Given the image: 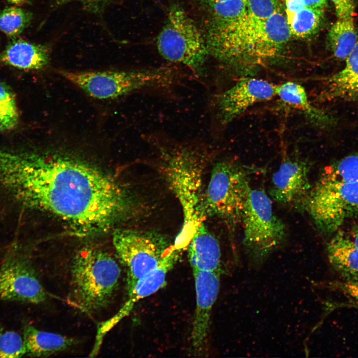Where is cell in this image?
<instances>
[{"mask_svg": "<svg viewBox=\"0 0 358 358\" xmlns=\"http://www.w3.org/2000/svg\"><path fill=\"white\" fill-rule=\"evenodd\" d=\"M0 185L24 205L58 217L80 236L108 230L136 206L128 191L102 172L56 153L0 152Z\"/></svg>", "mask_w": 358, "mask_h": 358, "instance_id": "6da1fadb", "label": "cell"}, {"mask_svg": "<svg viewBox=\"0 0 358 358\" xmlns=\"http://www.w3.org/2000/svg\"><path fill=\"white\" fill-rule=\"evenodd\" d=\"M291 33L278 10L262 19L246 13L207 39L209 55L242 77L251 76L278 55Z\"/></svg>", "mask_w": 358, "mask_h": 358, "instance_id": "7a4b0ae2", "label": "cell"}, {"mask_svg": "<svg viewBox=\"0 0 358 358\" xmlns=\"http://www.w3.org/2000/svg\"><path fill=\"white\" fill-rule=\"evenodd\" d=\"M168 182L183 212V225L174 242L178 249L188 246L204 218L201 210L202 178L205 159L198 147L177 142H156Z\"/></svg>", "mask_w": 358, "mask_h": 358, "instance_id": "3957f363", "label": "cell"}, {"mask_svg": "<svg viewBox=\"0 0 358 358\" xmlns=\"http://www.w3.org/2000/svg\"><path fill=\"white\" fill-rule=\"evenodd\" d=\"M71 272L72 300L80 310L95 313L113 301L121 268L108 252L93 246L82 248L74 258Z\"/></svg>", "mask_w": 358, "mask_h": 358, "instance_id": "277c9868", "label": "cell"}, {"mask_svg": "<svg viewBox=\"0 0 358 358\" xmlns=\"http://www.w3.org/2000/svg\"><path fill=\"white\" fill-rule=\"evenodd\" d=\"M59 72L61 76L89 96L98 99H113L147 88H169L179 78L177 73L169 68Z\"/></svg>", "mask_w": 358, "mask_h": 358, "instance_id": "5b68a950", "label": "cell"}, {"mask_svg": "<svg viewBox=\"0 0 358 358\" xmlns=\"http://www.w3.org/2000/svg\"><path fill=\"white\" fill-rule=\"evenodd\" d=\"M231 160L215 164L201 203L202 215L215 217L231 227L241 224L244 208L251 189L248 175Z\"/></svg>", "mask_w": 358, "mask_h": 358, "instance_id": "8992f818", "label": "cell"}, {"mask_svg": "<svg viewBox=\"0 0 358 358\" xmlns=\"http://www.w3.org/2000/svg\"><path fill=\"white\" fill-rule=\"evenodd\" d=\"M157 47L166 60L187 66L198 77L205 74L209 53L203 34L179 4L170 6Z\"/></svg>", "mask_w": 358, "mask_h": 358, "instance_id": "52a82bcc", "label": "cell"}, {"mask_svg": "<svg viewBox=\"0 0 358 358\" xmlns=\"http://www.w3.org/2000/svg\"><path fill=\"white\" fill-rule=\"evenodd\" d=\"M241 224L244 246L256 266L262 264L286 236L285 224L274 212L270 198L262 189L251 188Z\"/></svg>", "mask_w": 358, "mask_h": 358, "instance_id": "ba28073f", "label": "cell"}, {"mask_svg": "<svg viewBox=\"0 0 358 358\" xmlns=\"http://www.w3.org/2000/svg\"><path fill=\"white\" fill-rule=\"evenodd\" d=\"M316 227L331 233L358 215V181L333 183L318 180L303 203Z\"/></svg>", "mask_w": 358, "mask_h": 358, "instance_id": "9c48e42d", "label": "cell"}, {"mask_svg": "<svg viewBox=\"0 0 358 358\" xmlns=\"http://www.w3.org/2000/svg\"><path fill=\"white\" fill-rule=\"evenodd\" d=\"M112 242L127 270L128 292L142 276L160 263L173 245L159 233L126 229L115 230Z\"/></svg>", "mask_w": 358, "mask_h": 358, "instance_id": "30bf717a", "label": "cell"}, {"mask_svg": "<svg viewBox=\"0 0 358 358\" xmlns=\"http://www.w3.org/2000/svg\"><path fill=\"white\" fill-rule=\"evenodd\" d=\"M47 297L29 260L18 253L9 254L0 267V300L39 304Z\"/></svg>", "mask_w": 358, "mask_h": 358, "instance_id": "8fae6325", "label": "cell"}, {"mask_svg": "<svg viewBox=\"0 0 358 358\" xmlns=\"http://www.w3.org/2000/svg\"><path fill=\"white\" fill-rule=\"evenodd\" d=\"M275 86L252 76L242 77L217 97L219 120L228 124L256 103L270 100L276 95Z\"/></svg>", "mask_w": 358, "mask_h": 358, "instance_id": "7c38bea8", "label": "cell"}, {"mask_svg": "<svg viewBox=\"0 0 358 358\" xmlns=\"http://www.w3.org/2000/svg\"><path fill=\"white\" fill-rule=\"evenodd\" d=\"M182 251L174 244L160 263L142 276L128 292V299L119 311L111 318L99 323L96 337L102 340L106 334L122 319L130 314L136 303L158 291L166 283L168 273L178 262Z\"/></svg>", "mask_w": 358, "mask_h": 358, "instance_id": "4fadbf2b", "label": "cell"}, {"mask_svg": "<svg viewBox=\"0 0 358 358\" xmlns=\"http://www.w3.org/2000/svg\"><path fill=\"white\" fill-rule=\"evenodd\" d=\"M310 164L298 158L286 157L272 175L269 195L278 203L303 204L311 189Z\"/></svg>", "mask_w": 358, "mask_h": 358, "instance_id": "5bb4252c", "label": "cell"}, {"mask_svg": "<svg viewBox=\"0 0 358 358\" xmlns=\"http://www.w3.org/2000/svg\"><path fill=\"white\" fill-rule=\"evenodd\" d=\"M196 308L191 332L193 349H202L207 337L212 309L220 288V272L193 269Z\"/></svg>", "mask_w": 358, "mask_h": 358, "instance_id": "9a60e30c", "label": "cell"}, {"mask_svg": "<svg viewBox=\"0 0 358 358\" xmlns=\"http://www.w3.org/2000/svg\"><path fill=\"white\" fill-rule=\"evenodd\" d=\"M275 92L276 95L283 103L298 111L314 127L327 129L336 124V119L334 116L310 102L306 90L301 85L288 81L276 85Z\"/></svg>", "mask_w": 358, "mask_h": 358, "instance_id": "2e32d148", "label": "cell"}, {"mask_svg": "<svg viewBox=\"0 0 358 358\" xmlns=\"http://www.w3.org/2000/svg\"><path fill=\"white\" fill-rule=\"evenodd\" d=\"M187 248L192 270L220 272L221 252L219 241L203 222L196 229Z\"/></svg>", "mask_w": 358, "mask_h": 358, "instance_id": "e0dca14e", "label": "cell"}, {"mask_svg": "<svg viewBox=\"0 0 358 358\" xmlns=\"http://www.w3.org/2000/svg\"><path fill=\"white\" fill-rule=\"evenodd\" d=\"M49 60L46 47L22 39L11 41L0 53V64L24 70H40Z\"/></svg>", "mask_w": 358, "mask_h": 358, "instance_id": "ac0fdd59", "label": "cell"}, {"mask_svg": "<svg viewBox=\"0 0 358 358\" xmlns=\"http://www.w3.org/2000/svg\"><path fill=\"white\" fill-rule=\"evenodd\" d=\"M327 254L331 265L345 278L358 277V248L351 238L338 233L328 243Z\"/></svg>", "mask_w": 358, "mask_h": 358, "instance_id": "d6986e66", "label": "cell"}, {"mask_svg": "<svg viewBox=\"0 0 358 358\" xmlns=\"http://www.w3.org/2000/svg\"><path fill=\"white\" fill-rule=\"evenodd\" d=\"M23 338L26 355L31 357H46L68 349L76 343L73 339L52 332L25 327Z\"/></svg>", "mask_w": 358, "mask_h": 358, "instance_id": "ffe728a7", "label": "cell"}, {"mask_svg": "<svg viewBox=\"0 0 358 358\" xmlns=\"http://www.w3.org/2000/svg\"><path fill=\"white\" fill-rule=\"evenodd\" d=\"M328 40L334 56L345 61L358 41L353 17L338 19L330 28Z\"/></svg>", "mask_w": 358, "mask_h": 358, "instance_id": "44dd1931", "label": "cell"}, {"mask_svg": "<svg viewBox=\"0 0 358 358\" xmlns=\"http://www.w3.org/2000/svg\"><path fill=\"white\" fill-rule=\"evenodd\" d=\"M318 180L333 183L358 181V153L347 156L327 167Z\"/></svg>", "mask_w": 358, "mask_h": 358, "instance_id": "7402d4cb", "label": "cell"}, {"mask_svg": "<svg viewBox=\"0 0 358 358\" xmlns=\"http://www.w3.org/2000/svg\"><path fill=\"white\" fill-rule=\"evenodd\" d=\"M324 10L304 7L299 11L287 16L291 33L298 37H305L316 32L319 27Z\"/></svg>", "mask_w": 358, "mask_h": 358, "instance_id": "603a6c76", "label": "cell"}, {"mask_svg": "<svg viewBox=\"0 0 358 358\" xmlns=\"http://www.w3.org/2000/svg\"><path fill=\"white\" fill-rule=\"evenodd\" d=\"M32 14L19 7H7L0 11V31L9 37L20 35L30 24Z\"/></svg>", "mask_w": 358, "mask_h": 358, "instance_id": "cb8c5ba5", "label": "cell"}, {"mask_svg": "<svg viewBox=\"0 0 358 358\" xmlns=\"http://www.w3.org/2000/svg\"><path fill=\"white\" fill-rule=\"evenodd\" d=\"M18 120L15 96L7 85L0 83V131L13 129Z\"/></svg>", "mask_w": 358, "mask_h": 358, "instance_id": "d4e9b609", "label": "cell"}, {"mask_svg": "<svg viewBox=\"0 0 358 358\" xmlns=\"http://www.w3.org/2000/svg\"><path fill=\"white\" fill-rule=\"evenodd\" d=\"M26 355L23 337L13 331L0 332V358H19Z\"/></svg>", "mask_w": 358, "mask_h": 358, "instance_id": "484cf974", "label": "cell"}, {"mask_svg": "<svg viewBox=\"0 0 358 358\" xmlns=\"http://www.w3.org/2000/svg\"><path fill=\"white\" fill-rule=\"evenodd\" d=\"M274 0H248L247 11L260 19H266L278 10Z\"/></svg>", "mask_w": 358, "mask_h": 358, "instance_id": "4316f807", "label": "cell"}, {"mask_svg": "<svg viewBox=\"0 0 358 358\" xmlns=\"http://www.w3.org/2000/svg\"><path fill=\"white\" fill-rule=\"evenodd\" d=\"M329 286L358 301V277L334 281L329 283Z\"/></svg>", "mask_w": 358, "mask_h": 358, "instance_id": "83f0119b", "label": "cell"}, {"mask_svg": "<svg viewBox=\"0 0 358 358\" xmlns=\"http://www.w3.org/2000/svg\"><path fill=\"white\" fill-rule=\"evenodd\" d=\"M333 2L338 19L353 17L355 12L354 0H331Z\"/></svg>", "mask_w": 358, "mask_h": 358, "instance_id": "f1b7e54d", "label": "cell"}, {"mask_svg": "<svg viewBox=\"0 0 358 358\" xmlns=\"http://www.w3.org/2000/svg\"><path fill=\"white\" fill-rule=\"evenodd\" d=\"M287 17L299 11L304 7L302 0H285Z\"/></svg>", "mask_w": 358, "mask_h": 358, "instance_id": "f546056e", "label": "cell"}, {"mask_svg": "<svg viewBox=\"0 0 358 358\" xmlns=\"http://www.w3.org/2000/svg\"><path fill=\"white\" fill-rule=\"evenodd\" d=\"M305 7L324 10L326 6V0H302Z\"/></svg>", "mask_w": 358, "mask_h": 358, "instance_id": "4dcf8cb0", "label": "cell"}, {"mask_svg": "<svg viewBox=\"0 0 358 358\" xmlns=\"http://www.w3.org/2000/svg\"><path fill=\"white\" fill-rule=\"evenodd\" d=\"M58 3H64L72 0H77L83 2L88 4L91 6H95L98 5L99 4H103L106 2L108 0H54Z\"/></svg>", "mask_w": 358, "mask_h": 358, "instance_id": "1f68e13d", "label": "cell"}, {"mask_svg": "<svg viewBox=\"0 0 358 358\" xmlns=\"http://www.w3.org/2000/svg\"><path fill=\"white\" fill-rule=\"evenodd\" d=\"M351 239L358 248V227L353 231Z\"/></svg>", "mask_w": 358, "mask_h": 358, "instance_id": "d6a6232c", "label": "cell"}, {"mask_svg": "<svg viewBox=\"0 0 358 358\" xmlns=\"http://www.w3.org/2000/svg\"><path fill=\"white\" fill-rule=\"evenodd\" d=\"M9 2L16 4V5H20L22 4H24L27 2L29 0H7Z\"/></svg>", "mask_w": 358, "mask_h": 358, "instance_id": "836d02e7", "label": "cell"}, {"mask_svg": "<svg viewBox=\"0 0 358 358\" xmlns=\"http://www.w3.org/2000/svg\"></svg>", "mask_w": 358, "mask_h": 358, "instance_id": "e575fe53", "label": "cell"}]
</instances>
